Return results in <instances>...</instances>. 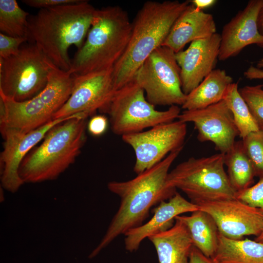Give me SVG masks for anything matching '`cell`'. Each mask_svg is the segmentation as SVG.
<instances>
[{
    "label": "cell",
    "mask_w": 263,
    "mask_h": 263,
    "mask_svg": "<svg viewBox=\"0 0 263 263\" xmlns=\"http://www.w3.org/2000/svg\"><path fill=\"white\" fill-rule=\"evenodd\" d=\"M259 129H263V85L245 86L239 89Z\"/></svg>",
    "instance_id": "83f0119b"
},
{
    "label": "cell",
    "mask_w": 263,
    "mask_h": 263,
    "mask_svg": "<svg viewBox=\"0 0 263 263\" xmlns=\"http://www.w3.org/2000/svg\"><path fill=\"white\" fill-rule=\"evenodd\" d=\"M235 198L263 211V177L255 185L236 192Z\"/></svg>",
    "instance_id": "f1b7e54d"
},
{
    "label": "cell",
    "mask_w": 263,
    "mask_h": 263,
    "mask_svg": "<svg viewBox=\"0 0 263 263\" xmlns=\"http://www.w3.org/2000/svg\"><path fill=\"white\" fill-rule=\"evenodd\" d=\"M255 241L263 244V231L255 238Z\"/></svg>",
    "instance_id": "8d00e7d4"
},
{
    "label": "cell",
    "mask_w": 263,
    "mask_h": 263,
    "mask_svg": "<svg viewBox=\"0 0 263 263\" xmlns=\"http://www.w3.org/2000/svg\"><path fill=\"white\" fill-rule=\"evenodd\" d=\"M131 31L128 14L120 6L96 9L84 43L71 60L72 74L113 68L126 50Z\"/></svg>",
    "instance_id": "277c9868"
},
{
    "label": "cell",
    "mask_w": 263,
    "mask_h": 263,
    "mask_svg": "<svg viewBox=\"0 0 263 263\" xmlns=\"http://www.w3.org/2000/svg\"><path fill=\"white\" fill-rule=\"evenodd\" d=\"M244 75L249 80L263 79V57L257 62L256 66H249Z\"/></svg>",
    "instance_id": "d6a6232c"
},
{
    "label": "cell",
    "mask_w": 263,
    "mask_h": 263,
    "mask_svg": "<svg viewBox=\"0 0 263 263\" xmlns=\"http://www.w3.org/2000/svg\"><path fill=\"white\" fill-rule=\"evenodd\" d=\"M224 166L225 153L190 157L169 172L167 183L182 191L195 204L234 199L236 191L229 182Z\"/></svg>",
    "instance_id": "52a82bcc"
},
{
    "label": "cell",
    "mask_w": 263,
    "mask_h": 263,
    "mask_svg": "<svg viewBox=\"0 0 263 263\" xmlns=\"http://www.w3.org/2000/svg\"><path fill=\"white\" fill-rule=\"evenodd\" d=\"M87 119H70L49 131L20 164L19 174L24 183L56 179L75 161L86 140Z\"/></svg>",
    "instance_id": "5b68a950"
},
{
    "label": "cell",
    "mask_w": 263,
    "mask_h": 263,
    "mask_svg": "<svg viewBox=\"0 0 263 263\" xmlns=\"http://www.w3.org/2000/svg\"><path fill=\"white\" fill-rule=\"evenodd\" d=\"M148 239L155 248L159 263H189L193 244L187 227L179 220L175 218L170 228Z\"/></svg>",
    "instance_id": "ffe728a7"
},
{
    "label": "cell",
    "mask_w": 263,
    "mask_h": 263,
    "mask_svg": "<svg viewBox=\"0 0 263 263\" xmlns=\"http://www.w3.org/2000/svg\"><path fill=\"white\" fill-rule=\"evenodd\" d=\"M29 13L16 0H0V33L13 37H28Z\"/></svg>",
    "instance_id": "484cf974"
},
{
    "label": "cell",
    "mask_w": 263,
    "mask_h": 263,
    "mask_svg": "<svg viewBox=\"0 0 263 263\" xmlns=\"http://www.w3.org/2000/svg\"><path fill=\"white\" fill-rule=\"evenodd\" d=\"M225 165L229 182L236 192L250 187L254 183V170L242 140L236 141L225 153Z\"/></svg>",
    "instance_id": "cb8c5ba5"
},
{
    "label": "cell",
    "mask_w": 263,
    "mask_h": 263,
    "mask_svg": "<svg viewBox=\"0 0 263 263\" xmlns=\"http://www.w3.org/2000/svg\"><path fill=\"white\" fill-rule=\"evenodd\" d=\"M54 65L33 43L0 58V93L18 102L32 99L46 86Z\"/></svg>",
    "instance_id": "9c48e42d"
},
{
    "label": "cell",
    "mask_w": 263,
    "mask_h": 263,
    "mask_svg": "<svg viewBox=\"0 0 263 263\" xmlns=\"http://www.w3.org/2000/svg\"><path fill=\"white\" fill-rule=\"evenodd\" d=\"M187 133V123L178 120L121 137L134 150L133 170L138 174L160 162L170 152L183 148Z\"/></svg>",
    "instance_id": "8fae6325"
},
{
    "label": "cell",
    "mask_w": 263,
    "mask_h": 263,
    "mask_svg": "<svg viewBox=\"0 0 263 263\" xmlns=\"http://www.w3.org/2000/svg\"><path fill=\"white\" fill-rule=\"evenodd\" d=\"M254 170L255 176L263 177V129L251 132L242 140Z\"/></svg>",
    "instance_id": "4316f807"
},
{
    "label": "cell",
    "mask_w": 263,
    "mask_h": 263,
    "mask_svg": "<svg viewBox=\"0 0 263 263\" xmlns=\"http://www.w3.org/2000/svg\"><path fill=\"white\" fill-rule=\"evenodd\" d=\"M183 148L168 154L162 161L126 181H112L108 189L120 198V203L106 234L89 255L92 258L118 236L141 225L150 208L169 200L176 192L169 187L167 177L170 166Z\"/></svg>",
    "instance_id": "6da1fadb"
},
{
    "label": "cell",
    "mask_w": 263,
    "mask_h": 263,
    "mask_svg": "<svg viewBox=\"0 0 263 263\" xmlns=\"http://www.w3.org/2000/svg\"><path fill=\"white\" fill-rule=\"evenodd\" d=\"M84 116L82 113H78L55 119L43 126L28 132L0 127L3 139V150L0 155L2 188L12 193L17 191L24 183L19 175V170L27 154L43 140L46 133L54 126L73 118H85Z\"/></svg>",
    "instance_id": "4fadbf2b"
},
{
    "label": "cell",
    "mask_w": 263,
    "mask_h": 263,
    "mask_svg": "<svg viewBox=\"0 0 263 263\" xmlns=\"http://www.w3.org/2000/svg\"><path fill=\"white\" fill-rule=\"evenodd\" d=\"M80 0H22L28 6L39 8H48L59 5L77 3Z\"/></svg>",
    "instance_id": "1f68e13d"
},
{
    "label": "cell",
    "mask_w": 263,
    "mask_h": 263,
    "mask_svg": "<svg viewBox=\"0 0 263 263\" xmlns=\"http://www.w3.org/2000/svg\"><path fill=\"white\" fill-rule=\"evenodd\" d=\"M113 68L83 75L73 74L71 95L54 114V120L78 113L88 117L96 111L105 113L115 89Z\"/></svg>",
    "instance_id": "7c38bea8"
},
{
    "label": "cell",
    "mask_w": 263,
    "mask_h": 263,
    "mask_svg": "<svg viewBox=\"0 0 263 263\" xmlns=\"http://www.w3.org/2000/svg\"><path fill=\"white\" fill-rule=\"evenodd\" d=\"M263 0H250L226 23L220 34L219 60L237 56L245 47L255 44L263 48V36L259 32L257 18Z\"/></svg>",
    "instance_id": "e0dca14e"
},
{
    "label": "cell",
    "mask_w": 263,
    "mask_h": 263,
    "mask_svg": "<svg viewBox=\"0 0 263 263\" xmlns=\"http://www.w3.org/2000/svg\"><path fill=\"white\" fill-rule=\"evenodd\" d=\"M178 119L185 123H192L198 140L212 142L220 153L227 152L239 136L232 114L224 100L205 108L186 110Z\"/></svg>",
    "instance_id": "9a60e30c"
},
{
    "label": "cell",
    "mask_w": 263,
    "mask_h": 263,
    "mask_svg": "<svg viewBox=\"0 0 263 263\" xmlns=\"http://www.w3.org/2000/svg\"><path fill=\"white\" fill-rule=\"evenodd\" d=\"M27 37H13L0 33V58L5 59L18 54L20 45L28 41Z\"/></svg>",
    "instance_id": "f546056e"
},
{
    "label": "cell",
    "mask_w": 263,
    "mask_h": 263,
    "mask_svg": "<svg viewBox=\"0 0 263 263\" xmlns=\"http://www.w3.org/2000/svg\"><path fill=\"white\" fill-rule=\"evenodd\" d=\"M133 78L144 91L147 100L154 106H182L186 100L175 53L168 47L161 46L153 51Z\"/></svg>",
    "instance_id": "30bf717a"
},
{
    "label": "cell",
    "mask_w": 263,
    "mask_h": 263,
    "mask_svg": "<svg viewBox=\"0 0 263 263\" xmlns=\"http://www.w3.org/2000/svg\"><path fill=\"white\" fill-rule=\"evenodd\" d=\"M199 209L197 205L188 201L176 191L168 201L161 202L154 209L153 216L148 222L124 234L126 249L130 252L137 250L146 238L170 228L177 216Z\"/></svg>",
    "instance_id": "ac0fdd59"
},
{
    "label": "cell",
    "mask_w": 263,
    "mask_h": 263,
    "mask_svg": "<svg viewBox=\"0 0 263 263\" xmlns=\"http://www.w3.org/2000/svg\"><path fill=\"white\" fill-rule=\"evenodd\" d=\"M189 263H218L212 258L205 255L201 251L193 246L190 253Z\"/></svg>",
    "instance_id": "836d02e7"
},
{
    "label": "cell",
    "mask_w": 263,
    "mask_h": 263,
    "mask_svg": "<svg viewBox=\"0 0 263 263\" xmlns=\"http://www.w3.org/2000/svg\"><path fill=\"white\" fill-rule=\"evenodd\" d=\"M108 126V121L103 115L93 116L87 123L89 132L94 136H99L106 131Z\"/></svg>",
    "instance_id": "4dcf8cb0"
},
{
    "label": "cell",
    "mask_w": 263,
    "mask_h": 263,
    "mask_svg": "<svg viewBox=\"0 0 263 263\" xmlns=\"http://www.w3.org/2000/svg\"><path fill=\"white\" fill-rule=\"evenodd\" d=\"M145 94L134 78L115 91L105 112L109 115L111 129L114 134L122 136L137 133L178 119L181 113L178 106L158 111Z\"/></svg>",
    "instance_id": "ba28073f"
},
{
    "label": "cell",
    "mask_w": 263,
    "mask_h": 263,
    "mask_svg": "<svg viewBox=\"0 0 263 263\" xmlns=\"http://www.w3.org/2000/svg\"><path fill=\"white\" fill-rule=\"evenodd\" d=\"M190 3L150 0L143 4L132 22L126 50L113 68L115 90L132 81L148 57L162 46L174 22Z\"/></svg>",
    "instance_id": "3957f363"
},
{
    "label": "cell",
    "mask_w": 263,
    "mask_h": 263,
    "mask_svg": "<svg viewBox=\"0 0 263 263\" xmlns=\"http://www.w3.org/2000/svg\"><path fill=\"white\" fill-rule=\"evenodd\" d=\"M190 3L197 9L203 11L214 5L217 0H192Z\"/></svg>",
    "instance_id": "e575fe53"
},
{
    "label": "cell",
    "mask_w": 263,
    "mask_h": 263,
    "mask_svg": "<svg viewBox=\"0 0 263 263\" xmlns=\"http://www.w3.org/2000/svg\"><path fill=\"white\" fill-rule=\"evenodd\" d=\"M196 205L213 218L219 233L228 238L257 237L263 231V211L236 198L203 201Z\"/></svg>",
    "instance_id": "5bb4252c"
},
{
    "label": "cell",
    "mask_w": 263,
    "mask_h": 263,
    "mask_svg": "<svg viewBox=\"0 0 263 263\" xmlns=\"http://www.w3.org/2000/svg\"><path fill=\"white\" fill-rule=\"evenodd\" d=\"M175 218L187 227L193 246L206 256L212 258L217 248L219 234L213 218L207 212L199 209L189 216L179 215Z\"/></svg>",
    "instance_id": "7402d4cb"
},
{
    "label": "cell",
    "mask_w": 263,
    "mask_h": 263,
    "mask_svg": "<svg viewBox=\"0 0 263 263\" xmlns=\"http://www.w3.org/2000/svg\"><path fill=\"white\" fill-rule=\"evenodd\" d=\"M257 24L260 33L263 36V4L261 7L258 13Z\"/></svg>",
    "instance_id": "d590c367"
},
{
    "label": "cell",
    "mask_w": 263,
    "mask_h": 263,
    "mask_svg": "<svg viewBox=\"0 0 263 263\" xmlns=\"http://www.w3.org/2000/svg\"><path fill=\"white\" fill-rule=\"evenodd\" d=\"M73 79L70 70L54 65L46 86L32 99L18 102L0 93V127L28 132L53 121L71 95Z\"/></svg>",
    "instance_id": "8992f818"
},
{
    "label": "cell",
    "mask_w": 263,
    "mask_h": 263,
    "mask_svg": "<svg viewBox=\"0 0 263 263\" xmlns=\"http://www.w3.org/2000/svg\"><path fill=\"white\" fill-rule=\"evenodd\" d=\"M224 100L232 114L242 139L249 133L259 130L247 104L239 92L238 83L233 82L229 85Z\"/></svg>",
    "instance_id": "d4e9b609"
},
{
    "label": "cell",
    "mask_w": 263,
    "mask_h": 263,
    "mask_svg": "<svg viewBox=\"0 0 263 263\" xmlns=\"http://www.w3.org/2000/svg\"><path fill=\"white\" fill-rule=\"evenodd\" d=\"M220 34L191 42L188 48L175 53L181 71L182 89L187 95L213 70L219 58Z\"/></svg>",
    "instance_id": "2e32d148"
},
{
    "label": "cell",
    "mask_w": 263,
    "mask_h": 263,
    "mask_svg": "<svg viewBox=\"0 0 263 263\" xmlns=\"http://www.w3.org/2000/svg\"><path fill=\"white\" fill-rule=\"evenodd\" d=\"M215 33L216 26L212 15L196 8L191 3L174 22L162 46L176 53L183 50L188 43Z\"/></svg>",
    "instance_id": "d6986e66"
},
{
    "label": "cell",
    "mask_w": 263,
    "mask_h": 263,
    "mask_svg": "<svg viewBox=\"0 0 263 263\" xmlns=\"http://www.w3.org/2000/svg\"><path fill=\"white\" fill-rule=\"evenodd\" d=\"M212 259L218 263H263V244L248 239H229L219 233Z\"/></svg>",
    "instance_id": "603a6c76"
},
{
    "label": "cell",
    "mask_w": 263,
    "mask_h": 263,
    "mask_svg": "<svg viewBox=\"0 0 263 263\" xmlns=\"http://www.w3.org/2000/svg\"><path fill=\"white\" fill-rule=\"evenodd\" d=\"M233 79L224 70L215 69L187 95L182 108L192 110L206 108L224 100Z\"/></svg>",
    "instance_id": "44dd1931"
},
{
    "label": "cell",
    "mask_w": 263,
    "mask_h": 263,
    "mask_svg": "<svg viewBox=\"0 0 263 263\" xmlns=\"http://www.w3.org/2000/svg\"><path fill=\"white\" fill-rule=\"evenodd\" d=\"M96 9L87 0L40 9L28 18V38L58 68L69 71L68 50L79 49L91 27Z\"/></svg>",
    "instance_id": "7a4b0ae2"
}]
</instances>
